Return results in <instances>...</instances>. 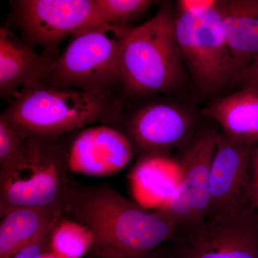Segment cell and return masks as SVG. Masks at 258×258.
<instances>
[{
	"label": "cell",
	"instance_id": "2",
	"mask_svg": "<svg viewBox=\"0 0 258 258\" xmlns=\"http://www.w3.org/2000/svg\"><path fill=\"white\" fill-rule=\"evenodd\" d=\"M121 108L119 94L57 87H24L0 117L30 138L54 139L100 123L111 125Z\"/></svg>",
	"mask_w": 258,
	"mask_h": 258
},
{
	"label": "cell",
	"instance_id": "10",
	"mask_svg": "<svg viewBox=\"0 0 258 258\" xmlns=\"http://www.w3.org/2000/svg\"><path fill=\"white\" fill-rule=\"evenodd\" d=\"M218 131L205 128L180 151L176 162L181 179L170 198L158 210L178 226L207 220L210 203V177Z\"/></svg>",
	"mask_w": 258,
	"mask_h": 258
},
{
	"label": "cell",
	"instance_id": "5",
	"mask_svg": "<svg viewBox=\"0 0 258 258\" xmlns=\"http://www.w3.org/2000/svg\"><path fill=\"white\" fill-rule=\"evenodd\" d=\"M77 132L54 139L28 137L23 160L0 170V216L23 207L62 212L73 181L68 173L71 144Z\"/></svg>",
	"mask_w": 258,
	"mask_h": 258
},
{
	"label": "cell",
	"instance_id": "4",
	"mask_svg": "<svg viewBox=\"0 0 258 258\" xmlns=\"http://www.w3.org/2000/svg\"><path fill=\"white\" fill-rule=\"evenodd\" d=\"M176 42L185 67L205 95L237 83L240 73L227 48L220 0H181L175 16Z\"/></svg>",
	"mask_w": 258,
	"mask_h": 258
},
{
	"label": "cell",
	"instance_id": "14",
	"mask_svg": "<svg viewBox=\"0 0 258 258\" xmlns=\"http://www.w3.org/2000/svg\"><path fill=\"white\" fill-rule=\"evenodd\" d=\"M220 7L227 48L240 75L258 60V0H220Z\"/></svg>",
	"mask_w": 258,
	"mask_h": 258
},
{
	"label": "cell",
	"instance_id": "11",
	"mask_svg": "<svg viewBox=\"0 0 258 258\" xmlns=\"http://www.w3.org/2000/svg\"><path fill=\"white\" fill-rule=\"evenodd\" d=\"M257 144L239 142L219 132L210 171L206 220L230 215L251 205L249 182Z\"/></svg>",
	"mask_w": 258,
	"mask_h": 258
},
{
	"label": "cell",
	"instance_id": "23",
	"mask_svg": "<svg viewBox=\"0 0 258 258\" xmlns=\"http://www.w3.org/2000/svg\"><path fill=\"white\" fill-rule=\"evenodd\" d=\"M242 88H249L258 92V60L244 70L239 76L237 83Z\"/></svg>",
	"mask_w": 258,
	"mask_h": 258
},
{
	"label": "cell",
	"instance_id": "8",
	"mask_svg": "<svg viewBox=\"0 0 258 258\" xmlns=\"http://www.w3.org/2000/svg\"><path fill=\"white\" fill-rule=\"evenodd\" d=\"M13 5L22 39L55 58L66 39L106 24L95 0H20Z\"/></svg>",
	"mask_w": 258,
	"mask_h": 258
},
{
	"label": "cell",
	"instance_id": "6",
	"mask_svg": "<svg viewBox=\"0 0 258 258\" xmlns=\"http://www.w3.org/2000/svg\"><path fill=\"white\" fill-rule=\"evenodd\" d=\"M130 28L104 24L75 35L41 83L120 95V57Z\"/></svg>",
	"mask_w": 258,
	"mask_h": 258
},
{
	"label": "cell",
	"instance_id": "15",
	"mask_svg": "<svg viewBox=\"0 0 258 258\" xmlns=\"http://www.w3.org/2000/svg\"><path fill=\"white\" fill-rule=\"evenodd\" d=\"M222 134L247 144H258V92L249 88L220 97L203 111Z\"/></svg>",
	"mask_w": 258,
	"mask_h": 258
},
{
	"label": "cell",
	"instance_id": "7",
	"mask_svg": "<svg viewBox=\"0 0 258 258\" xmlns=\"http://www.w3.org/2000/svg\"><path fill=\"white\" fill-rule=\"evenodd\" d=\"M111 126L124 134L139 159L169 157L173 151L187 147L204 129L189 108L156 96L121 99Z\"/></svg>",
	"mask_w": 258,
	"mask_h": 258
},
{
	"label": "cell",
	"instance_id": "12",
	"mask_svg": "<svg viewBox=\"0 0 258 258\" xmlns=\"http://www.w3.org/2000/svg\"><path fill=\"white\" fill-rule=\"evenodd\" d=\"M134 157L132 144L115 127H87L78 131L73 139L70 171L89 176L111 175L122 170Z\"/></svg>",
	"mask_w": 258,
	"mask_h": 258
},
{
	"label": "cell",
	"instance_id": "20",
	"mask_svg": "<svg viewBox=\"0 0 258 258\" xmlns=\"http://www.w3.org/2000/svg\"><path fill=\"white\" fill-rule=\"evenodd\" d=\"M54 227L33 243L19 251L12 258H45L51 250V235Z\"/></svg>",
	"mask_w": 258,
	"mask_h": 258
},
{
	"label": "cell",
	"instance_id": "18",
	"mask_svg": "<svg viewBox=\"0 0 258 258\" xmlns=\"http://www.w3.org/2000/svg\"><path fill=\"white\" fill-rule=\"evenodd\" d=\"M157 3L152 0H95L106 23L117 27L129 26L131 22Z\"/></svg>",
	"mask_w": 258,
	"mask_h": 258
},
{
	"label": "cell",
	"instance_id": "16",
	"mask_svg": "<svg viewBox=\"0 0 258 258\" xmlns=\"http://www.w3.org/2000/svg\"><path fill=\"white\" fill-rule=\"evenodd\" d=\"M59 210L38 207L13 209L1 217L0 258H12L50 230L61 217Z\"/></svg>",
	"mask_w": 258,
	"mask_h": 258
},
{
	"label": "cell",
	"instance_id": "9",
	"mask_svg": "<svg viewBox=\"0 0 258 258\" xmlns=\"http://www.w3.org/2000/svg\"><path fill=\"white\" fill-rule=\"evenodd\" d=\"M169 242L177 258H258V213L249 205L225 216L178 226Z\"/></svg>",
	"mask_w": 258,
	"mask_h": 258
},
{
	"label": "cell",
	"instance_id": "21",
	"mask_svg": "<svg viewBox=\"0 0 258 258\" xmlns=\"http://www.w3.org/2000/svg\"><path fill=\"white\" fill-rule=\"evenodd\" d=\"M89 258H177L169 241L157 248L137 255H116V254L88 252Z\"/></svg>",
	"mask_w": 258,
	"mask_h": 258
},
{
	"label": "cell",
	"instance_id": "19",
	"mask_svg": "<svg viewBox=\"0 0 258 258\" xmlns=\"http://www.w3.org/2000/svg\"><path fill=\"white\" fill-rule=\"evenodd\" d=\"M28 139L0 117V170L13 167L23 160Z\"/></svg>",
	"mask_w": 258,
	"mask_h": 258
},
{
	"label": "cell",
	"instance_id": "1",
	"mask_svg": "<svg viewBox=\"0 0 258 258\" xmlns=\"http://www.w3.org/2000/svg\"><path fill=\"white\" fill-rule=\"evenodd\" d=\"M62 214L91 232L93 242L88 252L146 253L171 240L178 228L160 210L147 211L109 184L87 185L73 180Z\"/></svg>",
	"mask_w": 258,
	"mask_h": 258
},
{
	"label": "cell",
	"instance_id": "13",
	"mask_svg": "<svg viewBox=\"0 0 258 258\" xmlns=\"http://www.w3.org/2000/svg\"><path fill=\"white\" fill-rule=\"evenodd\" d=\"M55 57L37 53L9 27L0 28V95L13 101L24 87L41 82Z\"/></svg>",
	"mask_w": 258,
	"mask_h": 258
},
{
	"label": "cell",
	"instance_id": "3",
	"mask_svg": "<svg viewBox=\"0 0 258 258\" xmlns=\"http://www.w3.org/2000/svg\"><path fill=\"white\" fill-rule=\"evenodd\" d=\"M176 10L163 4L149 21L131 27L120 57L121 99L174 92L186 78L175 35Z\"/></svg>",
	"mask_w": 258,
	"mask_h": 258
},
{
	"label": "cell",
	"instance_id": "17",
	"mask_svg": "<svg viewBox=\"0 0 258 258\" xmlns=\"http://www.w3.org/2000/svg\"><path fill=\"white\" fill-rule=\"evenodd\" d=\"M93 236L84 226L62 216L51 235V250L64 258H79L92 247Z\"/></svg>",
	"mask_w": 258,
	"mask_h": 258
},
{
	"label": "cell",
	"instance_id": "22",
	"mask_svg": "<svg viewBox=\"0 0 258 258\" xmlns=\"http://www.w3.org/2000/svg\"><path fill=\"white\" fill-rule=\"evenodd\" d=\"M249 197L252 208L258 213V144L252 160Z\"/></svg>",
	"mask_w": 258,
	"mask_h": 258
}]
</instances>
